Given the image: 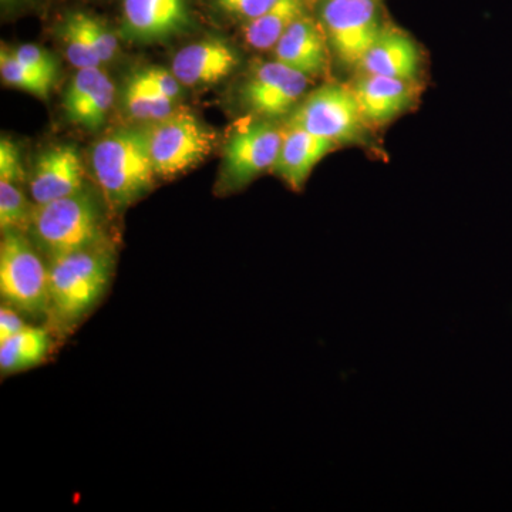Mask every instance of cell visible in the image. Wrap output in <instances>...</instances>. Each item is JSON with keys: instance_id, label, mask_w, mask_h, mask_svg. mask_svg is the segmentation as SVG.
<instances>
[{"instance_id": "cell-1", "label": "cell", "mask_w": 512, "mask_h": 512, "mask_svg": "<svg viewBox=\"0 0 512 512\" xmlns=\"http://www.w3.org/2000/svg\"><path fill=\"white\" fill-rule=\"evenodd\" d=\"M92 170L111 207L124 210L153 185L156 171L144 128H123L101 138L92 150Z\"/></svg>"}, {"instance_id": "cell-2", "label": "cell", "mask_w": 512, "mask_h": 512, "mask_svg": "<svg viewBox=\"0 0 512 512\" xmlns=\"http://www.w3.org/2000/svg\"><path fill=\"white\" fill-rule=\"evenodd\" d=\"M111 269V255L99 245L50 259V312L62 328L92 311L106 292Z\"/></svg>"}, {"instance_id": "cell-3", "label": "cell", "mask_w": 512, "mask_h": 512, "mask_svg": "<svg viewBox=\"0 0 512 512\" xmlns=\"http://www.w3.org/2000/svg\"><path fill=\"white\" fill-rule=\"evenodd\" d=\"M35 239L50 256L70 254L94 247L101 234V215L97 202L84 190L35 205L30 220Z\"/></svg>"}, {"instance_id": "cell-4", "label": "cell", "mask_w": 512, "mask_h": 512, "mask_svg": "<svg viewBox=\"0 0 512 512\" xmlns=\"http://www.w3.org/2000/svg\"><path fill=\"white\" fill-rule=\"evenodd\" d=\"M0 295L6 305L25 315L50 312L49 266L22 231L3 232Z\"/></svg>"}, {"instance_id": "cell-5", "label": "cell", "mask_w": 512, "mask_h": 512, "mask_svg": "<svg viewBox=\"0 0 512 512\" xmlns=\"http://www.w3.org/2000/svg\"><path fill=\"white\" fill-rule=\"evenodd\" d=\"M144 130L158 177L184 173L214 150V131L188 110L177 109L164 119L147 123Z\"/></svg>"}, {"instance_id": "cell-6", "label": "cell", "mask_w": 512, "mask_h": 512, "mask_svg": "<svg viewBox=\"0 0 512 512\" xmlns=\"http://www.w3.org/2000/svg\"><path fill=\"white\" fill-rule=\"evenodd\" d=\"M289 116L288 126L338 144L363 140L369 127L352 87L339 83L325 84L305 96Z\"/></svg>"}, {"instance_id": "cell-7", "label": "cell", "mask_w": 512, "mask_h": 512, "mask_svg": "<svg viewBox=\"0 0 512 512\" xmlns=\"http://www.w3.org/2000/svg\"><path fill=\"white\" fill-rule=\"evenodd\" d=\"M320 18L330 47L348 67L360 66L384 28L376 0H325Z\"/></svg>"}, {"instance_id": "cell-8", "label": "cell", "mask_w": 512, "mask_h": 512, "mask_svg": "<svg viewBox=\"0 0 512 512\" xmlns=\"http://www.w3.org/2000/svg\"><path fill=\"white\" fill-rule=\"evenodd\" d=\"M284 131L269 121H248L232 131L224 150L225 185L241 188L258 175L274 168L281 150Z\"/></svg>"}, {"instance_id": "cell-9", "label": "cell", "mask_w": 512, "mask_h": 512, "mask_svg": "<svg viewBox=\"0 0 512 512\" xmlns=\"http://www.w3.org/2000/svg\"><path fill=\"white\" fill-rule=\"evenodd\" d=\"M311 80L275 60L255 67L239 94L244 106L255 116L265 120L279 119L291 114L305 99Z\"/></svg>"}, {"instance_id": "cell-10", "label": "cell", "mask_w": 512, "mask_h": 512, "mask_svg": "<svg viewBox=\"0 0 512 512\" xmlns=\"http://www.w3.org/2000/svg\"><path fill=\"white\" fill-rule=\"evenodd\" d=\"M191 23L187 0H123V33L131 42H164Z\"/></svg>"}, {"instance_id": "cell-11", "label": "cell", "mask_w": 512, "mask_h": 512, "mask_svg": "<svg viewBox=\"0 0 512 512\" xmlns=\"http://www.w3.org/2000/svg\"><path fill=\"white\" fill-rule=\"evenodd\" d=\"M116 97L113 80L101 67L79 69L63 96V110L70 123L89 131L99 130Z\"/></svg>"}, {"instance_id": "cell-12", "label": "cell", "mask_w": 512, "mask_h": 512, "mask_svg": "<svg viewBox=\"0 0 512 512\" xmlns=\"http://www.w3.org/2000/svg\"><path fill=\"white\" fill-rule=\"evenodd\" d=\"M238 64L234 47L218 37H208L183 47L174 56L171 72L183 86H211L227 79Z\"/></svg>"}, {"instance_id": "cell-13", "label": "cell", "mask_w": 512, "mask_h": 512, "mask_svg": "<svg viewBox=\"0 0 512 512\" xmlns=\"http://www.w3.org/2000/svg\"><path fill=\"white\" fill-rule=\"evenodd\" d=\"M83 164L79 151L73 146H53L47 148L36 160L30 195L35 205L69 197L83 188Z\"/></svg>"}, {"instance_id": "cell-14", "label": "cell", "mask_w": 512, "mask_h": 512, "mask_svg": "<svg viewBox=\"0 0 512 512\" xmlns=\"http://www.w3.org/2000/svg\"><path fill=\"white\" fill-rule=\"evenodd\" d=\"M414 83L363 73L350 87L370 127L384 126L406 113L416 100Z\"/></svg>"}, {"instance_id": "cell-15", "label": "cell", "mask_w": 512, "mask_h": 512, "mask_svg": "<svg viewBox=\"0 0 512 512\" xmlns=\"http://www.w3.org/2000/svg\"><path fill=\"white\" fill-rule=\"evenodd\" d=\"M328 43L323 26L303 15L276 43L275 60L313 79L328 70Z\"/></svg>"}, {"instance_id": "cell-16", "label": "cell", "mask_w": 512, "mask_h": 512, "mask_svg": "<svg viewBox=\"0 0 512 512\" xmlns=\"http://www.w3.org/2000/svg\"><path fill=\"white\" fill-rule=\"evenodd\" d=\"M359 69L366 74L416 82L421 72L419 46L403 30L384 26Z\"/></svg>"}, {"instance_id": "cell-17", "label": "cell", "mask_w": 512, "mask_h": 512, "mask_svg": "<svg viewBox=\"0 0 512 512\" xmlns=\"http://www.w3.org/2000/svg\"><path fill=\"white\" fill-rule=\"evenodd\" d=\"M338 146L329 138L288 126L284 130V140L272 170L293 190H301L313 168Z\"/></svg>"}, {"instance_id": "cell-18", "label": "cell", "mask_w": 512, "mask_h": 512, "mask_svg": "<svg viewBox=\"0 0 512 512\" xmlns=\"http://www.w3.org/2000/svg\"><path fill=\"white\" fill-rule=\"evenodd\" d=\"M303 15V0H276L265 13L247 22L244 29L245 40L256 50L274 49L286 30Z\"/></svg>"}, {"instance_id": "cell-19", "label": "cell", "mask_w": 512, "mask_h": 512, "mask_svg": "<svg viewBox=\"0 0 512 512\" xmlns=\"http://www.w3.org/2000/svg\"><path fill=\"white\" fill-rule=\"evenodd\" d=\"M49 333L43 328L26 326L16 335L0 342V369L3 373L32 369L47 356Z\"/></svg>"}, {"instance_id": "cell-20", "label": "cell", "mask_w": 512, "mask_h": 512, "mask_svg": "<svg viewBox=\"0 0 512 512\" xmlns=\"http://www.w3.org/2000/svg\"><path fill=\"white\" fill-rule=\"evenodd\" d=\"M22 177L0 175V228L3 232L25 231L30 227L33 208L23 192Z\"/></svg>"}, {"instance_id": "cell-21", "label": "cell", "mask_w": 512, "mask_h": 512, "mask_svg": "<svg viewBox=\"0 0 512 512\" xmlns=\"http://www.w3.org/2000/svg\"><path fill=\"white\" fill-rule=\"evenodd\" d=\"M123 104L131 119L146 123L164 119L175 111V100L131 80H127Z\"/></svg>"}, {"instance_id": "cell-22", "label": "cell", "mask_w": 512, "mask_h": 512, "mask_svg": "<svg viewBox=\"0 0 512 512\" xmlns=\"http://www.w3.org/2000/svg\"><path fill=\"white\" fill-rule=\"evenodd\" d=\"M0 74L5 84L23 92L46 99L55 84L50 83L42 74L35 72L13 55L12 49L2 46L0 50Z\"/></svg>"}, {"instance_id": "cell-23", "label": "cell", "mask_w": 512, "mask_h": 512, "mask_svg": "<svg viewBox=\"0 0 512 512\" xmlns=\"http://www.w3.org/2000/svg\"><path fill=\"white\" fill-rule=\"evenodd\" d=\"M59 36L62 39L64 50H66L67 59L77 70L103 66L89 36L84 32L77 12L69 13L64 18L60 25Z\"/></svg>"}, {"instance_id": "cell-24", "label": "cell", "mask_w": 512, "mask_h": 512, "mask_svg": "<svg viewBox=\"0 0 512 512\" xmlns=\"http://www.w3.org/2000/svg\"><path fill=\"white\" fill-rule=\"evenodd\" d=\"M77 16H79L84 32L89 36L90 42L96 49L97 55L100 56L101 62L103 64L111 62L119 52L116 35L97 16L86 12H77Z\"/></svg>"}, {"instance_id": "cell-25", "label": "cell", "mask_w": 512, "mask_h": 512, "mask_svg": "<svg viewBox=\"0 0 512 512\" xmlns=\"http://www.w3.org/2000/svg\"><path fill=\"white\" fill-rule=\"evenodd\" d=\"M128 80L163 94L168 99L177 101L178 97L181 96V86L183 84L180 83V80L174 76L171 70L164 69V67H144V69L131 74Z\"/></svg>"}, {"instance_id": "cell-26", "label": "cell", "mask_w": 512, "mask_h": 512, "mask_svg": "<svg viewBox=\"0 0 512 512\" xmlns=\"http://www.w3.org/2000/svg\"><path fill=\"white\" fill-rule=\"evenodd\" d=\"M13 55L30 69L42 74L50 83L55 84L57 79V62L45 47L26 43L12 49Z\"/></svg>"}, {"instance_id": "cell-27", "label": "cell", "mask_w": 512, "mask_h": 512, "mask_svg": "<svg viewBox=\"0 0 512 512\" xmlns=\"http://www.w3.org/2000/svg\"><path fill=\"white\" fill-rule=\"evenodd\" d=\"M275 2L276 0H217L218 5L225 12L237 16L239 19L247 20V22L261 16Z\"/></svg>"}, {"instance_id": "cell-28", "label": "cell", "mask_w": 512, "mask_h": 512, "mask_svg": "<svg viewBox=\"0 0 512 512\" xmlns=\"http://www.w3.org/2000/svg\"><path fill=\"white\" fill-rule=\"evenodd\" d=\"M26 328L20 312L13 309L12 306H2L0 309V342L16 335L20 330Z\"/></svg>"}, {"instance_id": "cell-29", "label": "cell", "mask_w": 512, "mask_h": 512, "mask_svg": "<svg viewBox=\"0 0 512 512\" xmlns=\"http://www.w3.org/2000/svg\"><path fill=\"white\" fill-rule=\"evenodd\" d=\"M2 2H15V0H2Z\"/></svg>"}]
</instances>
